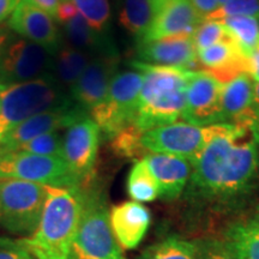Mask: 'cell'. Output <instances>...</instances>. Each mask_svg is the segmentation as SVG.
I'll return each mask as SVG.
<instances>
[{
    "instance_id": "obj_17",
    "label": "cell",
    "mask_w": 259,
    "mask_h": 259,
    "mask_svg": "<svg viewBox=\"0 0 259 259\" xmlns=\"http://www.w3.org/2000/svg\"><path fill=\"white\" fill-rule=\"evenodd\" d=\"M137 58L141 63L189 70L198 65L192 36H174L142 42L137 46Z\"/></svg>"
},
{
    "instance_id": "obj_28",
    "label": "cell",
    "mask_w": 259,
    "mask_h": 259,
    "mask_svg": "<svg viewBox=\"0 0 259 259\" xmlns=\"http://www.w3.org/2000/svg\"><path fill=\"white\" fill-rule=\"evenodd\" d=\"M220 22L226 25L232 37L246 54L259 45V22L257 17L239 16L225 18Z\"/></svg>"
},
{
    "instance_id": "obj_8",
    "label": "cell",
    "mask_w": 259,
    "mask_h": 259,
    "mask_svg": "<svg viewBox=\"0 0 259 259\" xmlns=\"http://www.w3.org/2000/svg\"><path fill=\"white\" fill-rule=\"evenodd\" d=\"M30 181L51 187H80L64 158L23 151H0V180Z\"/></svg>"
},
{
    "instance_id": "obj_25",
    "label": "cell",
    "mask_w": 259,
    "mask_h": 259,
    "mask_svg": "<svg viewBox=\"0 0 259 259\" xmlns=\"http://www.w3.org/2000/svg\"><path fill=\"white\" fill-rule=\"evenodd\" d=\"M156 4L153 0H124L119 22L126 31L141 38L153 22Z\"/></svg>"
},
{
    "instance_id": "obj_24",
    "label": "cell",
    "mask_w": 259,
    "mask_h": 259,
    "mask_svg": "<svg viewBox=\"0 0 259 259\" xmlns=\"http://www.w3.org/2000/svg\"><path fill=\"white\" fill-rule=\"evenodd\" d=\"M226 248L234 259H259V220L232 227Z\"/></svg>"
},
{
    "instance_id": "obj_19",
    "label": "cell",
    "mask_w": 259,
    "mask_h": 259,
    "mask_svg": "<svg viewBox=\"0 0 259 259\" xmlns=\"http://www.w3.org/2000/svg\"><path fill=\"white\" fill-rule=\"evenodd\" d=\"M197 60L200 69L222 84L247 73V54L235 41L221 42L198 51Z\"/></svg>"
},
{
    "instance_id": "obj_30",
    "label": "cell",
    "mask_w": 259,
    "mask_h": 259,
    "mask_svg": "<svg viewBox=\"0 0 259 259\" xmlns=\"http://www.w3.org/2000/svg\"><path fill=\"white\" fill-rule=\"evenodd\" d=\"M96 31L106 34L111 23L108 0H69Z\"/></svg>"
},
{
    "instance_id": "obj_5",
    "label": "cell",
    "mask_w": 259,
    "mask_h": 259,
    "mask_svg": "<svg viewBox=\"0 0 259 259\" xmlns=\"http://www.w3.org/2000/svg\"><path fill=\"white\" fill-rule=\"evenodd\" d=\"M80 190L82 215L69 259H126L112 231L103 194L93 184Z\"/></svg>"
},
{
    "instance_id": "obj_38",
    "label": "cell",
    "mask_w": 259,
    "mask_h": 259,
    "mask_svg": "<svg viewBox=\"0 0 259 259\" xmlns=\"http://www.w3.org/2000/svg\"><path fill=\"white\" fill-rule=\"evenodd\" d=\"M21 0H0V24L8 19L17 8Z\"/></svg>"
},
{
    "instance_id": "obj_45",
    "label": "cell",
    "mask_w": 259,
    "mask_h": 259,
    "mask_svg": "<svg viewBox=\"0 0 259 259\" xmlns=\"http://www.w3.org/2000/svg\"><path fill=\"white\" fill-rule=\"evenodd\" d=\"M258 22H259V17H258Z\"/></svg>"
},
{
    "instance_id": "obj_9",
    "label": "cell",
    "mask_w": 259,
    "mask_h": 259,
    "mask_svg": "<svg viewBox=\"0 0 259 259\" xmlns=\"http://www.w3.org/2000/svg\"><path fill=\"white\" fill-rule=\"evenodd\" d=\"M225 127L226 124L196 126L176 121L144 132L142 144L148 153L173 155L193 161Z\"/></svg>"
},
{
    "instance_id": "obj_23",
    "label": "cell",
    "mask_w": 259,
    "mask_h": 259,
    "mask_svg": "<svg viewBox=\"0 0 259 259\" xmlns=\"http://www.w3.org/2000/svg\"><path fill=\"white\" fill-rule=\"evenodd\" d=\"M92 59L93 57L90 54L64 42L63 46L53 54L50 74L67 93H70Z\"/></svg>"
},
{
    "instance_id": "obj_11",
    "label": "cell",
    "mask_w": 259,
    "mask_h": 259,
    "mask_svg": "<svg viewBox=\"0 0 259 259\" xmlns=\"http://www.w3.org/2000/svg\"><path fill=\"white\" fill-rule=\"evenodd\" d=\"M63 155L80 187L93 184L101 131L90 115L83 116L65 130Z\"/></svg>"
},
{
    "instance_id": "obj_32",
    "label": "cell",
    "mask_w": 259,
    "mask_h": 259,
    "mask_svg": "<svg viewBox=\"0 0 259 259\" xmlns=\"http://www.w3.org/2000/svg\"><path fill=\"white\" fill-rule=\"evenodd\" d=\"M14 151H23L41 156H54L64 158L63 155V136L58 131L45 134L32 138L27 143L19 145Z\"/></svg>"
},
{
    "instance_id": "obj_35",
    "label": "cell",
    "mask_w": 259,
    "mask_h": 259,
    "mask_svg": "<svg viewBox=\"0 0 259 259\" xmlns=\"http://www.w3.org/2000/svg\"><path fill=\"white\" fill-rule=\"evenodd\" d=\"M191 3L202 21L208 18L221 6L220 0H191Z\"/></svg>"
},
{
    "instance_id": "obj_31",
    "label": "cell",
    "mask_w": 259,
    "mask_h": 259,
    "mask_svg": "<svg viewBox=\"0 0 259 259\" xmlns=\"http://www.w3.org/2000/svg\"><path fill=\"white\" fill-rule=\"evenodd\" d=\"M197 52L226 41H234L226 25L220 21H202L192 35Z\"/></svg>"
},
{
    "instance_id": "obj_14",
    "label": "cell",
    "mask_w": 259,
    "mask_h": 259,
    "mask_svg": "<svg viewBox=\"0 0 259 259\" xmlns=\"http://www.w3.org/2000/svg\"><path fill=\"white\" fill-rule=\"evenodd\" d=\"M87 115H89V113L79 108L74 102L51 111L42 112L9 131L0 139V151H14L19 145L27 143L37 136L59 131L63 128L66 130Z\"/></svg>"
},
{
    "instance_id": "obj_15",
    "label": "cell",
    "mask_w": 259,
    "mask_h": 259,
    "mask_svg": "<svg viewBox=\"0 0 259 259\" xmlns=\"http://www.w3.org/2000/svg\"><path fill=\"white\" fill-rule=\"evenodd\" d=\"M119 66L118 52L93 57L82 76L70 90L71 100L89 113L105 99Z\"/></svg>"
},
{
    "instance_id": "obj_29",
    "label": "cell",
    "mask_w": 259,
    "mask_h": 259,
    "mask_svg": "<svg viewBox=\"0 0 259 259\" xmlns=\"http://www.w3.org/2000/svg\"><path fill=\"white\" fill-rule=\"evenodd\" d=\"M143 131L135 124L127 126L122 131L111 138V148L113 153L125 158H141L143 160L149 153L142 144Z\"/></svg>"
},
{
    "instance_id": "obj_42",
    "label": "cell",
    "mask_w": 259,
    "mask_h": 259,
    "mask_svg": "<svg viewBox=\"0 0 259 259\" xmlns=\"http://www.w3.org/2000/svg\"><path fill=\"white\" fill-rule=\"evenodd\" d=\"M253 103H254L255 112H257V114L259 115V83H254V99H253Z\"/></svg>"
},
{
    "instance_id": "obj_21",
    "label": "cell",
    "mask_w": 259,
    "mask_h": 259,
    "mask_svg": "<svg viewBox=\"0 0 259 259\" xmlns=\"http://www.w3.org/2000/svg\"><path fill=\"white\" fill-rule=\"evenodd\" d=\"M143 160L157 181L161 198H178L191 178V161L173 155L156 153H149Z\"/></svg>"
},
{
    "instance_id": "obj_7",
    "label": "cell",
    "mask_w": 259,
    "mask_h": 259,
    "mask_svg": "<svg viewBox=\"0 0 259 259\" xmlns=\"http://www.w3.org/2000/svg\"><path fill=\"white\" fill-rule=\"evenodd\" d=\"M143 80V73L139 71L115 74L105 99L89 112L101 135L111 139L125 127L135 124Z\"/></svg>"
},
{
    "instance_id": "obj_40",
    "label": "cell",
    "mask_w": 259,
    "mask_h": 259,
    "mask_svg": "<svg viewBox=\"0 0 259 259\" xmlns=\"http://www.w3.org/2000/svg\"><path fill=\"white\" fill-rule=\"evenodd\" d=\"M34 2L36 3L40 8L44 9L45 11H47L52 17L56 18L58 8H59V4H60V0H34Z\"/></svg>"
},
{
    "instance_id": "obj_6",
    "label": "cell",
    "mask_w": 259,
    "mask_h": 259,
    "mask_svg": "<svg viewBox=\"0 0 259 259\" xmlns=\"http://www.w3.org/2000/svg\"><path fill=\"white\" fill-rule=\"evenodd\" d=\"M47 186L30 181L0 180V227L15 235L30 236L40 223Z\"/></svg>"
},
{
    "instance_id": "obj_2",
    "label": "cell",
    "mask_w": 259,
    "mask_h": 259,
    "mask_svg": "<svg viewBox=\"0 0 259 259\" xmlns=\"http://www.w3.org/2000/svg\"><path fill=\"white\" fill-rule=\"evenodd\" d=\"M83 209L80 187L47 186L37 228L16 245L35 259H69Z\"/></svg>"
},
{
    "instance_id": "obj_20",
    "label": "cell",
    "mask_w": 259,
    "mask_h": 259,
    "mask_svg": "<svg viewBox=\"0 0 259 259\" xmlns=\"http://www.w3.org/2000/svg\"><path fill=\"white\" fill-rule=\"evenodd\" d=\"M150 212L141 203L125 202L114 205L109 211L112 231L121 248L137 247L150 226Z\"/></svg>"
},
{
    "instance_id": "obj_16",
    "label": "cell",
    "mask_w": 259,
    "mask_h": 259,
    "mask_svg": "<svg viewBox=\"0 0 259 259\" xmlns=\"http://www.w3.org/2000/svg\"><path fill=\"white\" fill-rule=\"evenodd\" d=\"M150 27L138 40L150 42L174 36H192L202 19L191 0H160Z\"/></svg>"
},
{
    "instance_id": "obj_43",
    "label": "cell",
    "mask_w": 259,
    "mask_h": 259,
    "mask_svg": "<svg viewBox=\"0 0 259 259\" xmlns=\"http://www.w3.org/2000/svg\"><path fill=\"white\" fill-rule=\"evenodd\" d=\"M226 2H228V0H220V4H221V5H222V4H225Z\"/></svg>"
},
{
    "instance_id": "obj_44",
    "label": "cell",
    "mask_w": 259,
    "mask_h": 259,
    "mask_svg": "<svg viewBox=\"0 0 259 259\" xmlns=\"http://www.w3.org/2000/svg\"><path fill=\"white\" fill-rule=\"evenodd\" d=\"M153 2L154 3H158V2H160V0H153Z\"/></svg>"
},
{
    "instance_id": "obj_12",
    "label": "cell",
    "mask_w": 259,
    "mask_h": 259,
    "mask_svg": "<svg viewBox=\"0 0 259 259\" xmlns=\"http://www.w3.org/2000/svg\"><path fill=\"white\" fill-rule=\"evenodd\" d=\"M222 87L223 84L210 73L194 70L187 84L183 121L196 126L222 124Z\"/></svg>"
},
{
    "instance_id": "obj_4",
    "label": "cell",
    "mask_w": 259,
    "mask_h": 259,
    "mask_svg": "<svg viewBox=\"0 0 259 259\" xmlns=\"http://www.w3.org/2000/svg\"><path fill=\"white\" fill-rule=\"evenodd\" d=\"M71 102L70 94L52 74L30 82L0 85V139L31 116Z\"/></svg>"
},
{
    "instance_id": "obj_10",
    "label": "cell",
    "mask_w": 259,
    "mask_h": 259,
    "mask_svg": "<svg viewBox=\"0 0 259 259\" xmlns=\"http://www.w3.org/2000/svg\"><path fill=\"white\" fill-rule=\"evenodd\" d=\"M53 54L15 32L0 52V85L41 78L51 72Z\"/></svg>"
},
{
    "instance_id": "obj_37",
    "label": "cell",
    "mask_w": 259,
    "mask_h": 259,
    "mask_svg": "<svg viewBox=\"0 0 259 259\" xmlns=\"http://www.w3.org/2000/svg\"><path fill=\"white\" fill-rule=\"evenodd\" d=\"M76 14H78V10L76 9V6L72 3L69 2V0H60L59 8H58L56 16V21L64 23V22L72 18Z\"/></svg>"
},
{
    "instance_id": "obj_41",
    "label": "cell",
    "mask_w": 259,
    "mask_h": 259,
    "mask_svg": "<svg viewBox=\"0 0 259 259\" xmlns=\"http://www.w3.org/2000/svg\"><path fill=\"white\" fill-rule=\"evenodd\" d=\"M12 34L14 32L10 30L8 24H0V52H2L3 47L5 46V44Z\"/></svg>"
},
{
    "instance_id": "obj_22",
    "label": "cell",
    "mask_w": 259,
    "mask_h": 259,
    "mask_svg": "<svg viewBox=\"0 0 259 259\" xmlns=\"http://www.w3.org/2000/svg\"><path fill=\"white\" fill-rule=\"evenodd\" d=\"M61 31L67 45L85 52L92 57L116 52L115 45L109 35L96 31L79 12L69 21L61 23Z\"/></svg>"
},
{
    "instance_id": "obj_3",
    "label": "cell",
    "mask_w": 259,
    "mask_h": 259,
    "mask_svg": "<svg viewBox=\"0 0 259 259\" xmlns=\"http://www.w3.org/2000/svg\"><path fill=\"white\" fill-rule=\"evenodd\" d=\"M131 66L143 73L135 125L147 132L181 119L186 101V89L194 70L158 66L135 60Z\"/></svg>"
},
{
    "instance_id": "obj_39",
    "label": "cell",
    "mask_w": 259,
    "mask_h": 259,
    "mask_svg": "<svg viewBox=\"0 0 259 259\" xmlns=\"http://www.w3.org/2000/svg\"><path fill=\"white\" fill-rule=\"evenodd\" d=\"M202 259H234L229 254L226 247H213L210 248L203 254Z\"/></svg>"
},
{
    "instance_id": "obj_13",
    "label": "cell",
    "mask_w": 259,
    "mask_h": 259,
    "mask_svg": "<svg viewBox=\"0 0 259 259\" xmlns=\"http://www.w3.org/2000/svg\"><path fill=\"white\" fill-rule=\"evenodd\" d=\"M10 30L18 36L40 45L54 54L64 45L61 28L34 0H21L6 22Z\"/></svg>"
},
{
    "instance_id": "obj_27",
    "label": "cell",
    "mask_w": 259,
    "mask_h": 259,
    "mask_svg": "<svg viewBox=\"0 0 259 259\" xmlns=\"http://www.w3.org/2000/svg\"><path fill=\"white\" fill-rule=\"evenodd\" d=\"M139 259H198V252L192 242L169 236L149 246Z\"/></svg>"
},
{
    "instance_id": "obj_26",
    "label": "cell",
    "mask_w": 259,
    "mask_h": 259,
    "mask_svg": "<svg viewBox=\"0 0 259 259\" xmlns=\"http://www.w3.org/2000/svg\"><path fill=\"white\" fill-rule=\"evenodd\" d=\"M126 189L132 200L149 203L160 197V187L144 160H139L130 170Z\"/></svg>"
},
{
    "instance_id": "obj_1",
    "label": "cell",
    "mask_w": 259,
    "mask_h": 259,
    "mask_svg": "<svg viewBox=\"0 0 259 259\" xmlns=\"http://www.w3.org/2000/svg\"><path fill=\"white\" fill-rule=\"evenodd\" d=\"M191 183L208 197L240 193L259 169V124H226L191 161Z\"/></svg>"
},
{
    "instance_id": "obj_34",
    "label": "cell",
    "mask_w": 259,
    "mask_h": 259,
    "mask_svg": "<svg viewBox=\"0 0 259 259\" xmlns=\"http://www.w3.org/2000/svg\"><path fill=\"white\" fill-rule=\"evenodd\" d=\"M0 259H32L23 248L16 245L15 241H0Z\"/></svg>"
},
{
    "instance_id": "obj_36",
    "label": "cell",
    "mask_w": 259,
    "mask_h": 259,
    "mask_svg": "<svg viewBox=\"0 0 259 259\" xmlns=\"http://www.w3.org/2000/svg\"><path fill=\"white\" fill-rule=\"evenodd\" d=\"M247 73L254 83H259V45L247 54Z\"/></svg>"
},
{
    "instance_id": "obj_18",
    "label": "cell",
    "mask_w": 259,
    "mask_h": 259,
    "mask_svg": "<svg viewBox=\"0 0 259 259\" xmlns=\"http://www.w3.org/2000/svg\"><path fill=\"white\" fill-rule=\"evenodd\" d=\"M254 82L245 73L223 84L221 94L222 124H259L254 109Z\"/></svg>"
},
{
    "instance_id": "obj_33",
    "label": "cell",
    "mask_w": 259,
    "mask_h": 259,
    "mask_svg": "<svg viewBox=\"0 0 259 259\" xmlns=\"http://www.w3.org/2000/svg\"><path fill=\"white\" fill-rule=\"evenodd\" d=\"M259 17V0H228L209 16L208 21H222L229 17ZM204 19V21H206Z\"/></svg>"
}]
</instances>
